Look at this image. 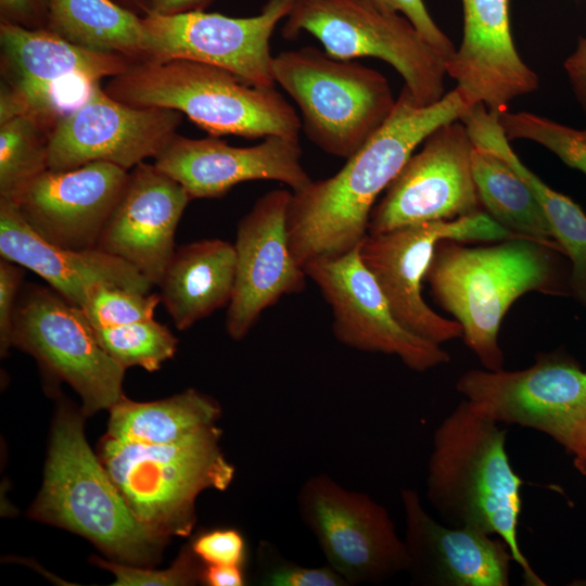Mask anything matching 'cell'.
Returning <instances> with one entry per match:
<instances>
[{"label":"cell","instance_id":"obj_20","mask_svg":"<svg viewBox=\"0 0 586 586\" xmlns=\"http://www.w3.org/2000/svg\"><path fill=\"white\" fill-rule=\"evenodd\" d=\"M301 157L298 139L269 136L256 145L238 148L216 138L175 135L154 164L191 199H215L251 180H276L300 191L313 181Z\"/></svg>","mask_w":586,"mask_h":586},{"label":"cell","instance_id":"obj_41","mask_svg":"<svg viewBox=\"0 0 586 586\" xmlns=\"http://www.w3.org/2000/svg\"><path fill=\"white\" fill-rule=\"evenodd\" d=\"M202 582L208 586H242L245 579L239 565L205 564Z\"/></svg>","mask_w":586,"mask_h":586},{"label":"cell","instance_id":"obj_37","mask_svg":"<svg viewBox=\"0 0 586 586\" xmlns=\"http://www.w3.org/2000/svg\"><path fill=\"white\" fill-rule=\"evenodd\" d=\"M191 547L205 564L242 566L245 558L244 538L232 528L205 532L194 539Z\"/></svg>","mask_w":586,"mask_h":586},{"label":"cell","instance_id":"obj_31","mask_svg":"<svg viewBox=\"0 0 586 586\" xmlns=\"http://www.w3.org/2000/svg\"><path fill=\"white\" fill-rule=\"evenodd\" d=\"M93 331L101 347L124 369L139 366L156 371L177 351L178 339L154 319Z\"/></svg>","mask_w":586,"mask_h":586},{"label":"cell","instance_id":"obj_22","mask_svg":"<svg viewBox=\"0 0 586 586\" xmlns=\"http://www.w3.org/2000/svg\"><path fill=\"white\" fill-rule=\"evenodd\" d=\"M191 200L154 163L138 164L129 173L95 249L129 263L157 285L175 254V232Z\"/></svg>","mask_w":586,"mask_h":586},{"label":"cell","instance_id":"obj_32","mask_svg":"<svg viewBox=\"0 0 586 586\" xmlns=\"http://www.w3.org/2000/svg\"><path fill=\"white\" fill-rule=\"evenodd\" d=\"M497 117L509 141H533L549 150L565 165L586 175V128H572L524 111H505Z\"/></svg>","mask_w":586,"mask_h":586},{"label":"cell","instance_id":"obj_14","mask_svg":"<svg viewBox=\"0 0 586 586\" xmlns=\"http://www.w3.org/2000/svg\"><path fill=\"white\" fill-rule=\"evenodd\" d=\"M373 206L368 233L451 220L482 209L471 169L473 141L466 125H442L422 142Z\"/></svg>","mask_w":586,"mask_h":586},{"label":"cell","instance_id":"obj_7","mask_svg":"<svg viewBox=\"0 0 586 586\" xmlns=\"http://www.w3.org/2000/svg\"><path fill=\"white\" fill-rule=\"evenodd\" d=\"M272 75L298 105L307 138L346 160L384 124L396 102L380 72L315 47L273 56Z\"/></svg>","mask_w":586,"mask_h":586},{"label":"cell","instance_id":"obj_44","mask_svg":"<svg viewBox=\"0 0 586 586\" xmlns=\"http://www.w3.org/2000/svg\"><path fill=\"white\" fill-rule=\"evenodd\" d=\"M123 7L133 11L137 14L142 13L143 15L148 12L149 0H115Z\"/></svg>","mask_w":586,"mask_h":586},{"label":"cell","instance_id":"obj_10","mask_svg":"<svg viewBox=\"0 0 586 586\" xmlns=\"http://www.w3.org/2000/svg\"><path fill=\"white\" fill-rule=\"evenodd\" d=\"M11 345L31 355L49 378L69 384L85 417L110 410L124 396L126 369L101 347L81 309L53 289L22 285Z\"/></svg>","mask_w":586,"mask_h":586},{"label":"cell","instance_id":"obj_27","mask_svg":"<svg viewBox=\"0 0 586 586\" xmlns=\"http://www.w3.org/2000/svg\"><path fill=\"white\" fill-rule=\"evenodd\" d=\"M220 416L219 404L193 388L149 403L123 396L110 409L105 435L140 444H173L216 424Z\"/></svg>","mask_w":586,"mask_h":586},{"label":"cell","instance_id":"obj_45","mask_svg":"<svg viewBox=\"0 0 586 586\" xmlns=\"http://www.w3.org/2000/svg\"><path fill=\"white\" fill-rule=\"evenodd\" d=\"M285 4L290 5L291 8L294 5V3L298 0H282Z\"/></svg>","mask_w":586,"mask_h":586},{"label":"cell","instance_id":"obj_2","mask_svg":"<svg viewBox=\"0 0 586 586\" xmlns=\"http://www.w3.org/2000/svg\"><path fill=\"white\" fill-rule=\"evenodd\" d=\"M466 398L433 433L426 498L445 524L471 527L508 545L525 585L545 586L518 537L523 481L513 470L507 430Z\"/></svg>","mask_w":586,"mask_h":586},{"label":"cell","instance_id":"obj_26","mask_svg":"<svg viewBox=\"0 0 586 586\" xmlns=\"http://www.w3.org/2000/svg\"><path fill=\"white\" fill-rule=\"evenodd\" d=\"M475 146L484 148L506 161L531 187L551 226L563 254L571 262L570 293L586 307V214L569 196L551 189L514 153L498 117L482 103L474 104L460 119Z\"/></svg>","mask_w":586,"mask_h":586},{"label":"cell","instance_id":"obj_35","mask_svg":"<svg viewBox=\"0 0 586 586\" xmlns=\"http://www.w3.org/2000/svg\"><path fill=\"white\" fill-rule=\"evenodd\" d=\"M257 582L265 586H348L331 566L307 568L283 557L268 540L257 549Z\"/></svg>","mask_w":586,"mask_h":586},{"label":"cell","instance_id":"obj_17","mask_svg":"<svg viewBox=\"0 0 586 586\" xmlns=\"http://www.w3.org/2000/svg\"><path fill=\"white\" fill-rule=\"evenodd\" d=\"M357 247L304 269L332 309L335 339L351 348L396 356L418 372L447 364L450 356L441 345L411 333L395 319Z\"/></svg>","mask_w":586,"mask_h":586},{"label":"cell","instance_id":"obj_15","mask_svg":"<svg viewBox=\"0 0 586 586\" xmlns=\"http://www.w3.org/2000/svg\"><path fill=\"white\" fill-rule=\"evenodd\" d=\"M180 123L178 111L130 105L95 85L51 129L49 169L68 170L91 162L132 169L154 158L177 135Z\"/></svg>","mask_w":586,"mask_h":586},{"label":"cell","instance_id":"obj_24","mask_svg":"<svg viewBox=\"0 0 586 586\" xmlns=\"http://www.w3.org/2000/svg\"><path fill=\"white\" fill-rule=\"evenodd\" d=\"M0 255L38 275L79 308L100 284L143 293L154 286L119 257L98 249H65L44 240L26 224L16 206L4 200H0Z\"/></svg>","mask_w":586,"mask_h":586},{"label":"cell","instance_id":"obj_38","mask_svg":"<svg viewBox=\"0 0 586 586\" xmlns=\"http://www.w3.org/2000/svg\"><path fill=\"white\" fill-rule=\"evenodd\" d=\"M24 269L15 263L0 259V351L2 357L12 346L13 318L23 285Z\"/></svg>","mask_w":586,"mask_h":586},{"label":"cell","instance_id":"obj_3","mask_svg":"<svg viewBox=\"0 0 586 586\" xmlns=\"http://www.w3.org/2000/svg\"><path fill=\"white\" fill-rule=\"evenodd\" d=\"M542 243L512 238L488 246L437 242L425 279L436 302L462 328V339L486 370L504 369L501 321L522 295H566L569 280L557 254Z\"/></svg>","mask_w":586,"mask_h":586},{"label":"cell","instance_id":"obj_23","mask_svg":"<svg viewBox=\"0 0 586 586\" xmlns=\"http://www.w3.org/2000/svg\"><path fill=\"white\" fill-rule=\"evenodd\" d=\"M463 36L445 63L446 74L469 102L498 116L517 98L539 86L537 74L518 53L510 26V0H461Z\"/></svg>","mask_w":586,"mask_h":586},{"label":"cell","instance_id":"obj_33","mask_svg":"<svg viewBox=\"0 0 586 586\" xmlns=\"http://www.w3.org/2000/svg\"><path fill=\"white\" fill-rule=\"evenodd\" d=\"M160 303L158 292L143 293L100 284L80 309L92 328H112L154 319Z\"/></svg>","mask_w":586,"mask_h":586},{"label":"cell","instance_id":"obj_1","mask_svg":"<svg viewBox=\"0 0 586 586\" xmlns=\"http://www.w3.org/2000/svg\"><path fill=\"white\" fill-rule=\"evenodd\" d=\"M472 106L457 86L425 106L418 105L404 86L384 124L335 175L292 193L288 235L300 267L356 249L368 233L377 198L416 148L442 125L460 120Z\"/></svg>","mask_w":586,"mask_h":586},{"label":"cell","instance_id":"obj_36","mask_svg":"<svg viewBox=\"0 0 586 586\" xmlns=\"http://www.w3.org/2000/svg\"><path fill=\"white\" fill-rule=\"evenodd\" d=\"M377 8L399 13L410 21L426 42L447 62L456 48L430 15L423 0H366Z\"/></svg>","mask_w":586,"mask_h":586},{"label":"cell","instance_id":"obj_4","mask_svg":"<svg viewBox=\"0 0 586 586\" xmlns=\"http://www.w3.org/2000/svg\"><path fill=\"white\" fill-rule=\"evenodd\" d=\"M84 413L61 400L52 424L42 488L33 519L77 533L128 564L156 561L167 536L138 519L84 432Z\"/></svg>","mask_w":586,"mask_h":586},{"label":"cell","instance_id":"obj_21","mask_svg":"<svg viewBox=\"0 0 586 586\" xmlns=\"http://www.w3.org/2000/svg\"><path fill=\"white\" fill-rule=\"evenodd\" d=\"M404 543L411 584L424 586H508L511 551L501 538L434 520L419 494L402 488Z\"/></svg>","mask_w":586,"mask_h":586},{"label":"cell","instance_id":"obj_28","mask_svg":"<svg viewBox=\"0 0 586 586\" xmlns=\"http://www.w3.org/2000/svg\"><path fill=\"white\" fill-rule=\"evenodd\" d=\"M471 169L482 207L495 221L563 254L533 190L506 161L474 145Z\"/></svg>","mask_w":586,"mask_h":586},{"label":"cell","instance_id":"obj_6","mask_svg":"<svg viewBox=\"0 0 586 586\" xmlns=\"http://www.w3.org/2000/svg\"><path fill=\"white\" fill-rule=\"evenodd\" d=\"M212 424L173 444H140L104 435L98 456L140 521L165 535L188 536L195 524V500L205 489H226L233 466Z\"/></svg>","mask_w":586,"mask_h":586},{"label":"cell","instance_id":"obj_30","mask_svg":"<svg viewBox=\"0 0 586 586\" xmlns=\"http://www.w3.org/2000/svg\"><path fill=\"white\" fill-rule=\"evenodd\" d=\"M50 130L26 115L0 122V200L15 202L49 169Z\"/></svg>","mask_w":586,"mask_h":586},{"label":"cell","instance_id":"obj_34","mask_svg":"<svg viewBox=\"0 0 586 586\" xmlns=\"http://www.w3.org/2000/svg\"><path fill=\"white\" fill-rule=\"evenodd\" d=\"M91 562L113 573L115 586H186L202 582L205 564L193 551L184 548L169 569L153 570L92 557Z\"/></svg>","mask_w":586,"mask_h":586},{"label":"cell","instance_id":"obj_13","mask_svg":"<svg viewBox=\"0 0 586 586\" xmlns=\"http://www.w3.org/2000/svg\"><path fill=\"white\" fill-rule=\"evenodd\" d=\"M302 522L348 586L379 584L406 572L408 556L387 510L328 474L308 477L297 494Z\"/></svg>","mask_w":586,"mask_h":586},{"label":"cell","instance_id":"obj_29","mask_svg":"<svg viewBox=\"0 0 586 586\" xmlns=\"http://www.w3.org/2000/svg\"><path fill=\"white\" fill-rule=\"evenodd\" d=\"M47 28L87 49L145 58L142 16L115 0H48Z\"/></svg>","mask_w":586,"mask_h":586},{"label":"cell","instance_id":"obj_39","mask_svg":"<svg viewBox=\"0 0 586 586\" xmlns=\"http://www.w3.org/2000/svg\"><path fill=\"white\" fill-rule=\"evenodd\" d=\"M0 22L29 29L47 28L48 0H0Z\"/></svg>","mask_w":586,"mask_h":586},{"label":"cell","instance_id":"obj_5","mask_svg":"<svg viewBox=\"0 0 586 586\" xmlns=\"http://www.w3.org/2000/svg\"><path fill=\"white\" fill-rule=\"evenodd\" d=\"M124 103L187 115L213 136L298 139L302 122L275 87H257L233 73L190 60L140 61L109 80Z\"/></svg>","mask_w":586,"mask_h":586},{"label":"cell","instance_id":"obj_42","mask_svg":"<svg viewBox=\"0 0 586 586\" xmlns=\"http://www.w3.org/2000/svg\"><path fill=\"white\" fill-rule=\"evenodd\" d=\"M215 0H149L146 14L163 16L203 11Z\"/></svg>","mask_w":586,"mask_h":586},{"label":"cell","instance_id":"obj_18","mask_svg":"<svg viewBox=\"0 0 586 586\" xmlns=\"http://www.w3.org/2000/svg\"><path fill=\"white\" fill-rule=\"evenodd\" d=\"M291 195L285 189L265 193L238 224L235 282L226 316V330L232 340H243L262 313L283 295L305 289L307 275L289 244Z\"/></svg>","mask_w":586,"mask_h":586},{"label":"cell","instance_id":"obj_11","mask_svg":"<svg viewBox=\"0 0 586 586\" xmlns=\"http://www.w3.org/2000/svg\"><path fill=\"white\" fill-rule=\"evenodd\" d=\"M521 238L495 221L485 211L451 220L404 226L382 233H367L357 250L372 273L395 319L411 333L433 342L462 337L456 320L436 314L422 297L426 276L437 242L502 241Z\"/></svg>","mask_w":586,"mask_h":586},{"label":"cell","instance_id":"obj_16","mask_svg":"<svg viewBox=\"0 0 586 586\" xmlns=\"http://www.w3.org/2000/svg\"><path fill=\"white\" fill-rule=\"evenodd\" d=\"M291 9L282 0H268L262 12L251 17L204 11L145 14L144 60L201 62L225 68L251 85L275 87L270 38Z\"/></svg>","mask_w":586,"mask_h":586},{"label":"cell","instance_id":"obj_12","mask_svg":"<svg viewBox=\"0 0 586 586\" xmlns=\"http://www.w3.org/2000/svg\"><path fill=\"white\" fill-rule=\"evenodd\" d=\"M456 388L496 422L539 431L572 456L586 438V371L562 352L515 371L469 370Z\"/></svg>","mask_w":586,"mask_h":586},{"label":"cell","instance_id":"obj_8","mask_svg":"<svg viewBox=\"0 0 586 586\" xmlns=\"http://www.w3.org/2000/svg\"><path fill=\"white\" fill-rule=\"evenodd\" d=\"M315 36L324 52L339 60L377 58L388 63L420 106L445 92V61L408 18L366 0H298L286 16L282 36Z\"/></svg>","mask_w":586,"mask_h":586},{"label":"cell","instance_id":"obj_40","mask_svg":"<svg viewBox=\"0 0 586 586\" xmlns=\"http://www.w3.org/2000/svg\"><path fill=\"white\" fill-rule=\"evenodd\" d=\"M563 67L575 99L586 117V37L578 39L575 50L564 61Z\"/></svg>","mask_w":586,"mask_h":586},{"label":"cell","instance_id":"obj_19","mask_svg":"<svg viewBox=\"0 0 586 586\" xmlns=\"http://www.w3.org/2000/svg\"><path fill=\"white\" fill-rule=\"evenodd\" d=\"M129 171L107 162L48 169L13 204L44 240L71 250L95 249Z\"/></svg>","mask_w":586,"mask_h":586},{"label":"cell","instance_id":"obj_43","mask_svg":"<svg viewBox=\"0 0 586 586\" xmlns=\"http://www.w3.org/2000/svg\"><path fill=\"white\" fill-rule=\"evenodd\" d=\"M574 457V466L577 469V471L586 476V438L577 449V451L573 455Z\"/></svg>","mask_w":586,"mask_h":586},{"label":"cell","instance_id":"obj_9","mask_svg":"<svg viewBox=\"0 0 586 586\" xmlns=\"http://www.w3.org/2000/svg\"><path fill=\"white\" fill-rule=\"evenodd\" d=\"M0 122L26 115L50 131L95 85L135 63L75 44L48 28L7 22H0Z\"/></svg>","mask_w":586,"mask_h":586},{"label":"cell","instance_id":"obj_25","mask_svg":"<svg viewBox=\"0 0 586 586\" xmlns=\"http://www.w3.org/2000/svg\"><path fill=\"white\" fill-rule=\"evenodd\" d=\"M234 244L203 239L176 249L161 281V303L178 330L228 306L234 289Z\"/></svg>","mask_w":586,"mask_h":586}]
</instances>
